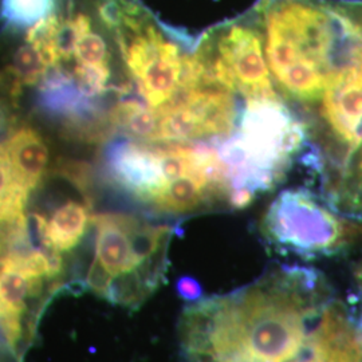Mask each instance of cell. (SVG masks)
<instances>
[{
	"mask_svg": "<svg viewBox=\"0 0 362 362\" xmlns=\"http://www.w3.org/2000/svg\"><path fill=\"white\" fill-rule=\"evenodd\" d=\"M196 54L212 79L248 98H276L251 11L211 27L196 42Z\"/></svg>",
	"mask_w": 362,
	"mask_h": 362,
	"instance_id": "8992f818",
	"label": "cell"
},
{
	"mask_svg": "<svg viewBox=\"0 0 362 362\" xmlns=\"http://www.w3.org/2000/svg\"><path fill=\"white\" fill-rule=\"evenodd\" d=\"M215 146L231 187L230 209H243L284 180L306 148V132L281 97L248 98L235 133Z\"/></svg>",
	"mask_w": 362,
	"mask_h": 362,
	"instance_id": "3957f363",
	"label": "cell"
},
{
	"mask_svg": "<svg viewBox=\"0 0 362 362\" xmlns=\"http://www.w3.org/2000/svg\"><path fill=\"white\" fill-rule=\"evenodd\" d=\"M94 254L82 286L105 300L137 310L161 286L175 228L124 212L94 215Z\"/></svg>",
	"mask_w": 362,
	"mask_h": 362,
	"instance_id": "7a4b0ae2",
	"label": "cell"
},
{
	"mask_svg": "<svg viewBox=\"0 0 362 362\" xmlns=\"http://www.w3.org/2000/svg\"><path fill=\"white\" fill-rule=\"evenodd\" d=\"M177 291L180 296L188 300H199L202 297V288L192 278H181L177 284Z\"/></svg>",
	"mask_w": 362,
	"mask_h": 362,
	"instance_id": "7c38bea8",
	"label": "cell"
},
{
	"mask_svg": "<svg viewBox=\"0 0 362 362\" xmlns=\"http://www.w3.org/2000/svg\"><path fill=\"white\" fill-rule=\"evenodd\" d=\"M259 233L278 252L314 259L336 255L361 240L362 224L341 216L309 189L291 188L266 208Z\"/></svg>",
	"mask_w": 362,
	"mask_h": 362,
	"instance_id": "5b68a950",
	"label": "cell"
},
{
	"mask_svg": "<svg viewBox=\"0 0 362 362\" xmlns=\"http://www.w3.org/2000/svg\"><path fill=\"white\" fill-rule=\"evenodd\" d=\"M61 0H0V21L10 30H27L55 11Z\"/></svg>",
	"mask_w": 362,
	"mask_h": 362,
	"instance_id": "8fae6325",
	"label": "cell"
},
{
	"mask_svg": "<svg viewBox=\"0 0 362 362\" xmlns=\"http://www.w3.org/2000/svg\"><path fill=\"white\" fill-rule=\"evenodd\" d=\"M50 69L35 46L25 40L13 52L8 70L0 76V88L11 97L16 95L22 86L34 85L42 81Z\"/></svg>",
	"mask_w": 362,
	"mask_h": 362,
	"instance_id": "30bf717a",
	"label": "cell"
},
{
	"mask_svg": "<svg viewBox=\"0 0 362 362\" xmlns=\"http://www.w3.org/2000/svg\"><path fill=\"white\" fill-rule=\"evenodd\" d=\"M33 220L39 246L65 259L83 240L93 226L94 214L86 196L81 200H66L49 214H34Z\"/></svg>",
	"mask_w": 362,
	"mask_h": 362,
	"instance_id": "ba28073f",
	"label": "cell"
},
{
	"mask_svg": "<svg viewBox=\"0 0 362 362\" xmlns=\"http://www.w3.org/2000/svg\"><path fill=\"white\" fill-rule=\"evenodd\" d=\"M0 362H22V356L0 338Z\"/></svg>",
	"mask_w": 362,
	"mask_h": 362,
	"instance_id": "4fadbf2b",
	"label": "cell"
},
{
	"mask_svg": "<svg viewBox=\"0 0 362 362\" xmlns=\"http://www.w3.org/2000/svg\"><path fill=\"white\" fill-rule=\"evenodd\" d=\"M105 173L110 184L158 215H163L173 182L164 164V144L134 139L106 146Z\"/></svg>",
	"mask_w": 362,
	"mask_h": 362,
	"instance_id": "52a82bcc",
	"label": "cell"
},
{
	"mask_svg": "<svg viewBox=\"0 0 362 362\" xmlns=\"http://www.w3.org/2000/svg\"><path fill=\"white\" fill-rule=\"evenodd\" d=\"M6 153L27 189L33 192L38 188L50 168V151L38 130L28 125L18 127L6 145Z\"/></svg>",
	"mask_w": 362,
	"mask_h": 362,
	"instance_id": "9c48e42d",
	"label": "cell"
},
{
	"mask_svg": "<svg viewBox=\"0 0 362 362\" xmlns=\"http://www.w3.org/2000/svg\"><path fill=\"white\" fill-rule=\"evenodd\" d=\"M332 300L324 275L284 266L221 297L200 299L180 321L187 362H288Z\"/></svg>",
	"mask_w": 362,
	"mask_h": 362,
	"instance_id": "6da1fadb",
	"label": "cell"
},
{
	"mask_svg": "<svg viewBox=\"0 0 362 362\" xmlns=\"http://www.w3.org/2000/svg\"><path fill=\"white\" fill-rule=\"evenodd\" d=\"M73 279L66 260L30 243L0 255V338L23 357L54 297Z\"/></svg>",
	"mask_w": 362,
	"mask_h": 362,
	"instance_id": "277c9868",
	"label": "cell"
}]
</instances>
